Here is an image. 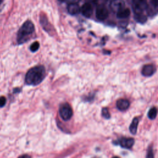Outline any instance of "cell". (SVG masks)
Listing matches in <instances>:
<instances>
[{"label": "cell", "instance_id": "44dd1931", "mask_svg": "<svg viewBox=\"0 0 158 158\" xmlns=\"http://www.w3.org/2000/svg\"><path fill=\"white\" fill-rule=\"evenodd\" d=\"M152 153V149H150V150L148 152V154H147L146 157H154V155H153Z\"/></svg>", "mask_w": 158, "mask_h": 158}, {"label": "cell", "instance_id": "603a6c76", "mask_svg": "<svg viewBox=\"0 0 158 158\" xmlns=\"http://www.w3.org/2000/svg\"><path fill=\"white\" fill-rule=\"evenodd\" d=\"M19 88H15L14 90V92L15 93V92H17H17L19 91Z\"/></svg>", "mask_w": 158, "mask_h": 158}, {"label": "cell", "instance_id": "ba28073f", "mask_svg": "<svg viewBox=\"0 0 158 158\" xmlns=\"http://www.w3.org/2000/svg\"><path fill=\"white\" fill-rule=\"evenodd\" d=\"M80 10H81L83 15H84L85 17H86L87 18H89L91 16V15L93 14V5L91 4L90 3L86 2L81 6Z\"/></svg>", "mask_w": 158, "mask_h": 158}, {"label": "cell", "instance_id": "52a82bcc", "mask_svg": "<svg viewBox=\"0 0 158 158\" xmlns=\"http://www.w3.org/2000/svg\"><path fill=\"white\" fill-rule=\"evenodd\" d=\"M117 143L122 148L125 149H130L134 144L135 140L132 138H122L117 140Z\"/></svg>", "mask_w": 158, "mask_h": 158}, {"label": "cell", "instance_id": "d4e9b609", "mask_svg": "<svg viewBox=\"0 0 158 158\" xmlns=\"http://www.w3.org/2000/svg\"><path fill=\"white\" fill-rule=\"evenodd\" d=\"M2 0H0V5H1V4L2 3Z\"/></svg>", "mask_w": 158, "mask_h": 158}, {"label": "cell", "instance_id": "e0dca14e", "mask_svg": "<svg viewBox=\"0 0 158 158\" xmlns=\"http://www.w3.org/2000/svg\"><path fill=\"white\" fill-rule=\"evenodd\" d=\"M102 115L106 119H109L110 117V115L109 112V110L106 107H104L102 109Z\"/></svg>", "mask_w": 158, "mask_h": 158}, {"label": "cell", "instance_id": "d6986e66", "mask_svg": "<svg viewBox=\"0 0 158 158\" xmlns=\"http://www.w3.org/2000/svg\"><path fill=\"white\" fill-rule=\"evenodd\" d=\"M151 2L152 6L154 8L157 9V5H158L157 0H151Z\"/></svg>", "mask_w": 158, "mask_h": 158}, {"label": "cell", "instance_id": "5b68a950", "mask_svg": "<svg viewBox=\"0 0 158 158\" xmlns=\"http://www.w3.org/2000/svg\"><path fill=\"white\" fill-rule=\"evenodd\" d=\"M109 12L106 6L103 4H100L97 6L96 9V18L100 20H104L107 18Z\"/></svg>", "mask_w": 158, "mask_h": 158}, {"label": "cell", "instance_id": "2e32d148", "mask_svg": "<svg viewBox=\"0 0 158 158\" xmlns=\"http://www.w3.org/2000/svg\"><path fill=\"white\" fill-rule=\"evenodd\" d=\"M39 47H40L39 43L38 41H35L31 44L30 47V49L31 52H36L39 49Z\"/></svg>", "mask_w": 158, "mask_h": 158}, {"label": "cell", "instance_id": "30bf717a", "mask_svg": "<svg viewBox=\"0 0 158 158\" xmlns=\"http://www.w3.org/2000/svg\"><path fill=\"white\" fill-rule=\"evenodd\" d=\"M116 105L118 110H120V111H123L127 110L129 107L130 102L127 99H120L117 101Z\"/></svg>", "mask_w": 158, "mask_h": 158}, {"label": "cell", "instance_id": "7a4b0ae2", "mask_svg": "<svg viewBox=\"0 0 158 158\" xmlns=\"http://www.w3.org/2000/svg\"><path fill=\"white\" fill-rule=\"evenodd\" d=\"M35 31V27L33 23L30 21H26L20 28L17 36V43L19 44H23L28 41L30 36Z\"/></svg>", "mask_w": 158, "mask_h": 158}, {"label": "cell", "instance_id": "277c9868", "mask_svg": "<svg viewBox=\"0 0 158 158\" xmlns=\"http://www.w3.org/2000/svg\"><path fill=\"white\" fill-rule=\"evenodd\" d=\"M148 6L147 0H134L133 2V9L135 14L143 13Z\"/></svg>", "mask_w": 158, "mask_h": 158}, {"label": "cell", "instance_id": "9c48e42d", "mask_svg": "<svg viewBox=\"0 0 158 158\" xmlns=\"http://www.w3.org/2000/svg\"><path fill=\"white\" fill-rule=\"evenodd\" d=\"M156 71V67L152 64H148L143 66L141 73L144 77H151L152 76Z\"/></svg>", "mask_w": 158, "mask_h": 158}, {"label": "cell", "instance_id": "6da1fadb", "mask_svg": "<svg viewBox=\"0 0 158 158\" xmlns=\"http://www.w3.org/2000/svg\"><path fill=\"white\" fill-rule=\"evenodd\" d=\"M45 68L43 65H37L31 68L25 75V83L28 85H38L44 80Z\"/></svg>", "mask_w": 158, "mask_h": 158}, {"label": "cell", "instance_id": "ac0fdd59", "mask_svg": "<svg viewBox=\"0 0 158 158\" xmlns=\"http://www.w3.org/2000/svg\"><path fill=\"white\" fill-rule=\"evenodd\" d=\"M6 102V99L4 96H1L0 97V107H3Z\"/></svg>", "mask_w": 158, "mask_h": 158}, {"label": "cell", "instance_id": "9a60e30c", "mask_svg": "<svg viewBox=\"0 0 158 158\" xmlns=\"http://www.w3.org/2000/svg\"><path fill=\"white\" fill-rule=\"evenodd\" d=\"M156 116H157V109L156 107H153L149 110L148 114V117H149V118L153 120L156 118Z\"/></svg>", "mask_w": 158, "mask_h": 158}, {"label": "cell", "instance_id": "7c38bea8", "mask_svg": "<svg viewBox=\"0 0 158 158\" xmlns=\"http://www.w3.org/2000/svg\"><path fill=\"white\" fill-rule=\"evenodd\" d=\"M138 122H139V118L138 117H135L133 119V120L130 125V127H129L130 131L131 132V134L135 135L136 133Z\"/></svg>", "mask_w": 158, "mask_h": 158}, {"label": "cell", "instance_id": "3957f363", "mask_svg": "<svg viewBox=\"0 0 158 158\" xmlns=\"http://www.w3.org/2000/svg\"><path fill=\"white\" fill-rule=\"evenodd\" d=\"M60 117L64 121H67L71 118L73 115V110L71 106L67 102L60 105L59 107Z\"/></svg>", "mask_w": 158, "mask_h": 158}, {"label": "cell", "instance_id": "cb8c5ba5", "mask_svg": "<svg viewBox=\"0 0 158 158\" xmlns=\"http://www.w3.org/2000/svg\"><path fill=\"white\" fill-rule=\"evenodd\" d=\"M59 1H61V2H64V1H67V0H59Z\"/></svg>", "mask_w": 158, "mask_h": 158}, {"label": "cell", "instance_id": "7402d4cb", "mask_svg": "<svg viewBox=\"0 0 158 158\" xmlns=\"http://www.w3.org/2000/svg\"><path fill=\"white\" fill-rule=\"evenodd\" d=\"M20 157H30V156H28V155H23V156H20Z\"/></svg>", "mask_w": 158, "mask_h": 158}, {"label": "cell", "instance_id": "ffe728a7", "mask_svg": "<svg viewBox=\"0 0 158 158\" xmlns=\"http://www.w3.org/2000/svg\"><path fill=\"white\" fill-rule=\"evenodd\" d=\"M98 0H87V2L92 5H95L97 4Z\"/></svg>", "mask_w": 158, "mask_h": 158}, {"label": "cell", "instance_id": "4fadbf2b", "mask_svg": "<svg viewBox=\"0 0 158 158\" xmlns=\"http://www.w3.org/2000/svg\"><path fill=\"white\" fill-rule=\"evenodd\" d=\"M130 14V10L128 8H123L117 12V17L118 19L127 18Z\"/></svg>", "mask_w": 158, "mask_h": 158}, {"label": "cell", "instance_id": "8992f818", "mask_svg": "<svg viewBox=\"0 0 158 158\" xmlns=\"http://www.w3.org/2000/svg\"><path fill=\"white\" fill-rule=\"evenodd\" d=\"M110 10L114 12H117L125 8V2L123 0H112L109 4Z\"/></svg>", "mask_w": 158, "mask_h": 158}, {"label": "cell", "instance_id": "8fae6325", "mask_svg": "<svg viewBox=\"0 0 158 158\" xmlns=\"http://www.w3.org/2000/svg\"><path fill=\"white\" fill-rule=\"evenodd\" d=\"M68 12L71 15H76L78 14L80 10L79 6L75 2L70 3L67 7Z\"/></svg>", "mask_w": 158, "mask_h": 158}, {"label": "cell", "instance_id": "5bb4252c", "mask_svg": "<svg viewBox=\"0 0 158 158\" xmlns=\"http://www.w3.org/2000/svg\"><path fill=\"white\" fill-rule=\"evenodd\" d=\"M135 20L140 23H144L147 20V17L146 15H144L143 13H139V14H135Z\"/></svg>", "mask_w": 158, "mask_h": 158}]
</instances>
